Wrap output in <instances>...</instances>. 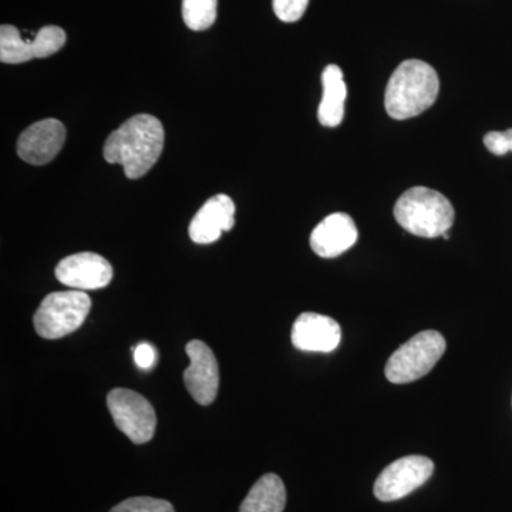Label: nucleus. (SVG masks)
<instances>
[{
  "label": "nucleus",
  "mask_w": 512,
  "mask_h": 512,
  "mask_svg": "<svg viewBox=\"0 0 512 512\" xmlns=\"http://www.w3.org/2000/svg\"><path fill=\"white\" fill-rule=\"evenodd\" d=\"M446 339L437 330H423L390 356L386 377L394 384L412 383L426 376L446 352Z\"/></svg>",
  "instance_id": "obj_4"
},
{
  "label": "nucleus",
  "mask_w": 512,
  "mask_h": 512,
  "mask_svg": "<svg viewBox=\"0 0 512 512\" xmlns=\"http://www.w3.org/2000/svg\"><path fill=\"white\" fill-rule=\"evenodd\" d=\"M107 407L117 429L126 434L134 444L148 443L157 427L156 410L146 397L133 390H111L107 396Z\"/></svg>",
  "instance_id": "obj_6"
},
{
  "label": "nucleus",
  "mask_w": 512,
  "mask_h": 512,
  "mask_svg": "<svg viewBox=\"0 0 512 512\" xmlns=\"http://www.w3.org/2000/svg\"><path fill=\"white\" fill-rule=\"evenodd\" d=\"M92 308V299L82 291L49 293L35 313L37 335L55 340L76 332Z\"/></svg>",
  "instance_id": "obj_5"
},
{
  "label": "nucleus",
  "mask_w": 512,
  "mask_h": 512,
  "mask_svg": "<svg viewBox=\"0 0 512 512\" xmlns=\"http://www.w3.org/2000/svg\"><path fill=\"white\" fill-rule=\"evenodd\" d=\"M66 141V127L62 121H37L20 134L18 154L25 163L45 165L55 160Z\"/></svg>",
  "instance_id": "obj_10"
},
{
  "label": "nucleus",
  "mask_w": 512,
  "mask_h": 512,
  "mask_svg": "<svg viewBox=\"0 0 512 512\" xmlns=\"http://www.w3.org/2000/svg\"><path fill=\"white\" fill-rule=\"evenodd\" d=\"M60 284L74 291H96L106 288L113 279V266L106 258L94 252H80L62 259L56 266Z\"/></svg>",
  "instance_id": "obj_9"
},
{
  "label": "nucleus",
  "mask_w": 512,
  "mask_h": 512,
  "mask_svg": "<svg viewBox=\"0 0 512 512\" xmlns=\"http://www.w3.org/2000/svg\"><path fill=\"white\" fill-rule=\"evenodd\" d=\"M191 365L185 369L184 383L192 399L201 406H210L220 389V367L214 352L202 340H191L185 346Z\"/></svg>",
  "instance_id": "obj_8"
},
{
  "label": "nucleus",
  "mask_w": 512,
  "mask_h": 512,
  "mask_svg": "<svg viewBox=\"0 0 512 512\" xmlns=\"http://www.w3.org/2000/svg\"><path fill=\"white\" fill-rule=\"evenodd\" d=\"M440 92V79L436 70L421 60H406L394 70L384 106L394 120H407L420 116L433 106Z\"/></svg>",
  "instance_id": "obj_2"
},
{
  "label": "nucleus",
  "mask_w": 512,
  "mask_h": 512,
  "mask_svg": "<svg viewBox=\"0 0 512 512\" xmlns=\"http://www.w3.org/2000/svg\"><path fill=\"white\" fill-rule=\"evenodd\" d=\"M359 238L355 221L348 214L335 212L313 229L311 247L320 258H336L345 254Z\"/></svg>",
  "instance_id": "obj_13"
},
{
  "label": "nucleus",
  "mask_w": 512,
  "mask_h": 512,
  "mask_svg": "<svg viewBox=\"0 0 512 512\" xmlns=\"http://www.w3.org/2000/svg\"><path fill=\"white\" fill-rule=\"evenodd\" d=\"M218 0H183V19L188 29L204 32L217 20Z\"/></svg>",
  "instance_id": "obj_17"
},
{
  "label": "nucleus",
  "mask_w": 512,
  "mask_h": 512,
  "mask_svg": "<svg viewBox=\"0 0 512 512\" xmlns=\"http://www.w3.org/2000/svg\"><path fill=\"white\" fill-rule=\"evenodd\" d=\"M291 338L293 346L302 352L330 353L338 349L342 330L335 319L306 312L293 323Z\"/></svg>",
  "instance_id": "obj_11"
},
{
  "label": "nucleus",
  "mask_w": 512,
  "mask_h": 512,
  "mask_svg": "<svg viewBox=\"0 0 512 512\" xmlns=\"http://www.w3.org/2000/svg\"><path fill=\"white\" fill-rule=\"evenodd\" d=\"M134 362L140 369L150 370L157 362L156 348L147 342L140 343L134 348Z\"/></svg>",
  "instance_id": "obj_21"
},
{
  "label": "nucleus",
  "mask_w": 512,
  "mask_h": 512,
  "mask_svg": "<svg viewBox=\"0 0 512 512\" xmlns=\"http://www.w3.org/2000/svg\"><path fill=\"white\" fill-rule=\"evenodd\" d=\"M434 463L423 456L399 458L384 468L375 483L377 500L383 503L402 500L406 495L426 484L433 476Z\"/></svg>",
  "instance_id": "obj_7"
},
{
  "label": "nucleus",
  "mask_w": 512,
  "mask_h": 512,
  "mask_svg": "<svg viewBox=\"0 0 512 512\" xmlns=\"http://www.w3.org/2000/svg\"><path fill=\"white\" fill-rule=\"evenodd\" d=\"M484 144L494 156H505L512 153V128L507 131H490L485 134Z\"/></svg>",
  "instance_id": "obj_20"
},
{
  "label": "nucleus",
  "mask_w": 512,
  "mask_h": 512,
  "mask_svg": "<svg viewBox=\"0 0 512 512\" xmlns=\"http://www.w3.org/2000/svg\"><path fill=\"white\" fill-rule=\"evenodd\" d=\"M276 18L285 23L298 22L305 15L309 0H274Z\"/></svg>",
  "instance_id": "obj_19"
},
{
  "label": "nucleus",
  "mask_w": 512,
  "mask_h": 512,
  "mask_svg": "<svg viewBox=\"0 0 512 512\" xmlns=\"http://www.w3.org/2000/svg\"><path fill=\"white\" fill-rule=\"evenodd\" d=\"M323 96L318 109L319 123L325 127H338L345 117V104L348 99V86L342 69L329 64L322 73Z\"/></svg>",
  "instance_id": "obj_14"
},
{
  "label": "nucleus",
  "mask_w": 512,
  "mask_h": 512,
  "mask_svg": "<svg viewBox=\"0 0 512 512\" xmlns=\"http://www.w3.org/2000/svg\"><path fill=\"white\" fill-rule=\"evenodd\" d=\"M110 512H175L173 504L151 497H133L121 501Z\"/></svg>",
  "instance_id": "obj_18"
},
{
  "label": "nucleus",
  "mask_w": 512,
  "mask_h": 512,
  "mask_svg": "<svg viewBox=\"0 0 512 512\" xmlns=\"http://www.w3.org/2000/svg\"><path fill=\"white\" fill-rule=\"evenodd\" d=\"M164 141L161 121L151 114H137L107 137L104 160L123 165L128 180H138L156 165L163 154Z\"/></svg>",
  "instance_id": "obj_1"
},
{
  "label": "nucleus",
  "mask_w": 512,
  "mask_h": 512,
  "mask_svg": "<svg viewBox=\"0 0 512 512\" xmlns=\"http://www.w3.org/2000/svg\"><path fill=\"white\" fill-rule=\"evenodd\" d=\"M235 202L225 194L214 195L192 218L190 238L200 245L212 244L221 238L224 232L231 231L235 225Z\"/></svg>",
  "instance_id": "obj_12"
},
{
  "label": "nucleus",
  "mask_w": 512,
  "mask_h": 512,
  "mask_svg": "<svg viewBox=\"0 0 512 512\" xmlns=\"http://www.w3.org/2000/svg\"><path fill=\"white\" fill-rule=\"evenodd\" d=\"M393 212L404 231L421 238L443 237L453 227L456 217L451 202L441 192L426 187L403 192Z\"/></svg>",
  "instance_id": "obj_3"
},
{
  "label": "nucleus",
  "mask_w": 512,
  "mask_h": 512,
  "mask_svg": "<svg viewBox=\"0 0 512 512\" xmlns=\"http://www.w3.org/2000/svg\"><path fill=\"white\" fill-rule=\"evenodd\" d=\"M66 32L59 26H45L37 32L35 39L26 40L29 60L46 59L66 45Z\"/></svg>",
  "instance_id": "obj_16"
},
{
  "label": "nucleus",
  "mask_w": 512,
  "mask_h": 512,
  "mask_svg": "<svg viewBox=\"0 0 512 512\" xmlns=\"http://www.w3.org/2000/svg\"><path fill=\"white\" fill-rule=\"evenodd\" d=\"M286 488L276 474H265L242 501L239 512H284Z\"/></svg>",
  "instance_id": "obj_15"
}]
</instances>
